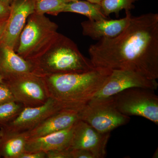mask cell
Segmentation results:
<instances>
[{
  "label": "cell",
  "mask_w": 158,
  "mask_h": 158,
  "mask_svg": "<svg viewBox=\"0 0 158 158\" xmlns=\"http://www.w3.org/2000/svg\"><path fill=\"white\" fill-rule=\"evenodd\" d=\"M95 68L135 72L151 80L158 78V14L132 16L122 33L103 38L88 49Z\"/></svg>",
  "instance_id": "cell-1"
},
{
  "label": "cell",
  "mask_w": 158,
  "mask_h": 158,
  "mask_svg": "<svg viewBox=\"0 0 158 158\" xmlns=\"http://www.w3.org/2000/svg\"><path fill=\"white\" fill-rule=\"evenodd\" d=\"M112 69L95 68L81 73L42 77L50 98L68 103L86 104L104 85Z\"/></svg>",
  "instance_id": "cell-2"
},
{
  "label": "cell",
  "mask_w": 158,
  "mask_h": 158,
  "mask_svg": "<svg viewBox=\"0 0 158 158\" xmlns=\"http://www.w3.org/2000/svg\"><path fill=\"white\" fill-rule=\"evenodd\" d=\"M32 61L35 67L34 73L41 77L81 73L95 68L72 40L59 33L48 48Z\"/></svg>",
  "instance_id": "cell-3"
},
{
  "label": "cell",
  "mask_w": 158,
  "mask_h": 158,
  "mask_svg": "<svg viewBox=\"0 0 158 158\" xmlns=\"http://www.w3.org/2000/svg\"><path fill=\"white\" fill-rule=\"evenodd\" d=\"M58 29V25L44 14H31L20 35L15 52L24 59L33 61L52 43L59 34Z\"/></svg>",
  "instance_id": "cell-4"
},
{
  "label": "cell",
  "mask_w": 158,
  "mask_h": 158,
  "mask_svg": "<svg viewBox=\"0 0 158 158\" xmlns=\"http://www.w3.org/2000/svg\"><path fill=\"white\" fill-rule=\"evenodd\" d=\"M79 119L85 122L99 132L110 133L127 124L130 116L120 113L116 107L113 97L91 99L79 111Z\"/></svg>",
  "instance_id": "cell-5"
},
{
  "label": "cell",
  "mask_w": 158,
  "mask_h": 158,
  "mask_svg": "<svg viewBox=\"0 0 158 158\" xmlns=\"http://www.w3.org/2000/svg\"><path fill=\"white\" fill-rule=\"evenodd\" d=\"M116 107L126 116H139L158 125V96L154 90L131 88L113 96Z\"/></svg>",
  "instance_id": "cell-6"
},
{
  "label": "cell",
  "mask_w": 158,
  "mask_h": 158,
  "mask_svg": "<svg viewBox=\"0 0 158 158\" xmlns=\"http://www.w3.org/2000/svg\"><path fill=\"white\" fill-rule=\"evenodd\" d=\"M85 105L68 103L49 98L41 106L24 108L13 121L0 127V131L10 134L27 132L56 113L64 110L81 109Z\"/></svg>",
  "instance_id": "cell-7"
},
{
  "label": "cell",
  "mask_w": 158,
  "mask_h": 158,
  "mask_svg": "<svg viewBox=\"0 0 158 158\" xmlns=\"http://www.w3.org/2000/svg\"><path fill=\"white\" fill-rule=\"evenodd\" d=\"M15 101L25 107H34L45 104L49 98L43 77L34 73L26 74L4 81Z\"/></svg>",
  "instance_id": "cell-8"
},
{
  "label": "cell",
  "mask_w": 158,
  "mask_h": 158,
  "mask_svg": "<svg viewBox=\"0 0 158 158\" xmlns=\"http://www.w3.org/2000/svg\"><path fill=\"white\" fill-rule=\"evenodd\" d=\"M156 80H151L141 74L129 70L113 69L106 81L92 99L107 98L131 88L157 90Z\"/></svg>",
  "instance_id": "cell-9"
},
{
  "label": "cell",
  "mask_w": 158,
  "mask_h": 158,
  "mask_svg": "<svg viewBox=\"0 0 158 158\" xmlns=\"http://www.w3.org/2000/svg\"><path fill=\"white\" fill-rule=\"evenodd\" d=\"M110 134L99 132L85 122L79 119L74 124L69 149L85 150L93 154L95 158H105Z\"/></svg>",
  "instance_id": "cell-10"
},
{
  "label": "cell",
  "mask_w": 158,
  "mask_h": 158,
  "mask_svg": "<svg viewBox=\"0 0 158 158\" xmlns=\"http://www.w3.org/2000/svg\"><path fill=\"white\" fill-rule=\"evenodd\" d=\"M11 6L10 15L1 45L6 46L15 51L27 19L34 13V0H15Z\"/></svg>",
  "instance_id": "cell-11"
},
{
  "label": "cell",
  "mask_w": 158,
  "mask_h": 158,
  "mask_svg": "<svg viewBox=\"0 0 158 158\" xmlns=\"http://www.w3.org/2000/svg\"><path fill=\"white\" fill-rule=\"evenodd\" d=\"M125 16L120 19H88L82 22V34L98 41L103 38H114L126 28L132 16L131 11H125Z\"/></svg>",
  "instance_id": "cell-12"
},
{
  "label": "cell",
  "mask_w": 158,
  "mask_h": 158,
  "mask_svg": "<svg viewBox=\"0 0 158 158\" xmlns=\"http://www.w3.org/2000/svg\"><path fill=\"white\" fill-rule=\"evenodd\" d=\"M81 109L64 110L52 115L28 131V139L46 135L72 126L79 120L78 113Z\"/></svg>",
  "instance_id": "cell-13"
},
{
  "label": "cell",
  "mask_w": 158,
  "mask_h": 158,
  "mask_svg": "<svg viewBox=\"0 0 158 158\" xmlns=\"http://www.w3.org/2000/svg\"><path fill=\"white\" fill-rule=\"evenodd\" d=\"M34 72L33 61L24 59L8 47L0 46V73L4 81Z\"/></svg>",
  "instance_id": "cell-14"
},
{
  "label": "cell",
  "mask_w": 158,
  "mask_h": 158,
  "mask_svg": "<svg viewBox=\"0 0 158 158\" xmlns=\"http://www.w3.org/2000/svg\"><path fill=\"white\" fill-rule=\"evenodd\" d=\"M73 125L56 132L28 139L25 152L42 151L46 153L51 151L68 149L72 137Z\"/></svg>",
  "instance_id": "cell-15"
},
{
  "label": "cell",
  "mask_w": 158,
  "mask_h": 158,
  "mask_svg": "<svg viewBox=\"0 0 158 158\" xmlns=\"http://www.w3.org/2000/svg\"><path fill=\"white\" fill-rule=\"evenodd\" d=\"M27 132L10 134L0 131V158H19L25 152Z\"/></svg>",
  "instance_id": "cell-16"
},
{
  "label": "cell",
  "mask_w": 158,
  "mask_h": 158,
  "mask_svg": "<svg viewBox=\"0 0 158 158\" xmlns=\"http://www.w3.org/2000/svg\"><path fill=\"white\" fill-rule=\"evenodd\" d=\"M63 12H72L86 16L90 20L107 19L102 11L100 4L85 0H77L66 3Z\"/></svg>",
  "instance_id": "cell-17"
},
{
  "label": "cell",
  "mask_w": 158,
  "mask_h": 158,
  "mask_svg": "<svg viewBox=\"0 0 158 158\" xmlns=\"http://www.w3.org/2000/svg\"><path fill=\"white\" fill-rule=\"evenodd\" d=\"M69 2V0H34V13L57 15L63 12L65 5Z\"/></svg>",
  "instance_id": "cell-18"
},
{
  "label": "cell",
  "mask_w": 158,
  "mask_h": 158,
  "mask_svg": "<svg viewBox=\"0 0 158 158\" xmlns=\"http://www.w3.org/2000/svg\"><path fill=\"white\" fill-rule=\"evenodd\" d=\"M138 0H102L100 4L103 13L108 17L110 14L115 13L118 15L123 10L131 11L135 8L134 3Z\"/></svg>",
  "instance_id": "cell-19"
},
{
  "label": "cell",
  "mask_w": 158,
  "mask_h": 158,
  "mask_svg": "<svg viewBox=\"0 0 158 158\" xmlns=\"http://www.w3.org/2000/svg\"><path fill=\"white\" fill-rule=\"evenodd\" d=\"M24 108L22 104L15 101L0 105V127L13 121Z\"/></svg>",
  "instance_id": "cell-20"
},
{
  "label": "cell",
  "mask_w": 158,
  "mask_h": 158,
  "mask_svg": "<svg viewBox=\"0 0 158 158\" xmlns=\"http://www.w3.org/2000/svg\"><path fill=\"white\" fill-rule=\"evenodd\" d=\"M15 101L11 90L6 83H0V105L10 101Z\"/></svg>",
  "instance_id": "cell-21"
},
{
  "label": "cell",
  "mask_w": 158,
  "mask_h": 158,
  "mask_svg": "<svg viewBox=\"0 0 158 158\" xmlns=\"http://www.w3.org/2000/svg\"><path fill=\"white\" fill-rule=\"evenodd\" d=\"M46 158H71L69 149L51 151L46 152Z\"/></svg>",
  "instance_id": "cell-22"
},
{
  "label": "cell",
  "mask_w": 158,
  "mask_h": 158,
  "mask_svg": "<svg viewBox=\"0 0 158 158\" xmlns=\"http://www.w3.org/2000/svg\"><path fill=\"white\" fill-rule=\"evenodd\" d=\"M70 150L71 158H95L93 154L85 150L72 149Z\"/></svg>",
  "instance_id": "cell-23"
},
{
  "label": "cell",
  "mask_w": 158,
  "mask_h": 158,
  "mask_svg": "<svg viewBox=\"0 0 158 158\" xmlns=\"http://www.w3.org/2000/svg\"><path fill=\"white\" fill-rule=\"evenodd\" d=\"M11 9L10 5L0 2V23L8 20Z\"/></svg>",
  "instance_id": "cell-24"
},
{
  "label": "cell",
  "mask_w": 158,
  "mask_h": 158,
  "mask_svg": "<svg viewBox=\"0 0 158 158\" xmlns=\"http://www.w3.org/2000/svg\"><path fill=\"white\" fill-rule=\"evenodd\" d=\"M46 153L44 152H25L19 158H46Z\"/></svg>",
  "instance_id": "cell-25"
},
{
  "label": "cell",
  "mask_w": 158,
  "mask_h": 158,
  "mask_svg": "<svg viewBox=\"0 0 158 158\" xmlns=\"http://www.w3.org/2000/svg\"><path fill=\"white\" fill-rule=\"evenodd\" d=\"M7 22V20H6L0 23V46H1V44H2L3 34H4V31H5V28H6Z\"/></svg>",
  "instance_id": "cell-26"
},
{
  "label": "cell",
  "mask_w": 158,
  "mask_h": 158,
  "mask_svg": "<svg viewBox=\"0 0 158 158\" xmlns=\"http://www.w3.org/2000/svg\"><path fill=\"white\" fill-rule=\"evenodd\" d=\"M15 0H0V2H2L8 5H11L12 4Z\"/></svg>",
  "instance_id": "cell-27"
},
{
  "label": "cell",
  "mask_w": 158,
  "mask_h": 158,
  "mask_svg": "<svg viewBox=\"0 0 158 158\" xmlns=\"http://www.w3.org/2000/svg\"><path fill=\"white\" fill-rule=\"evenodd\" d=\"M69 1L71 2V1H77V0H69ZM85 1H88V2H91L94 3L100 4L102 0H85Z\"/></svg>",
  "instance_id": "cell-28"
},
{
  "label": "cell",
  "mask_w": 158,
  "mask_h": 158,
  "mask_svg": "<svg viewBox=\"0 0 158 158\" xmlns=\"http://www.w3.org/2000/svg\"><path fill=\"white\" fill-rule=\"evenodd\" d=\"M4 81V78L3 76L0 73V83H2Z\"/></svg>",
  "instance_id": "cell-29"
},
{
  "label": "cell",
  "mask_w": 158,
  "mask_h": 158,
  "mask_svg": "<svg viewBox=\"0 0 158 158\" xmlns=\"http://www.w3.org/2000/svg\"><path fill=\"white\" fill-rule=\"evenodd\" d=\"M156 154L158 155V150L157 151V152H156L154 154V155L153 156V158H158V156L156 155Z\"/></svg>",
  "instance_id": "cell-30"
}]
</instances>
